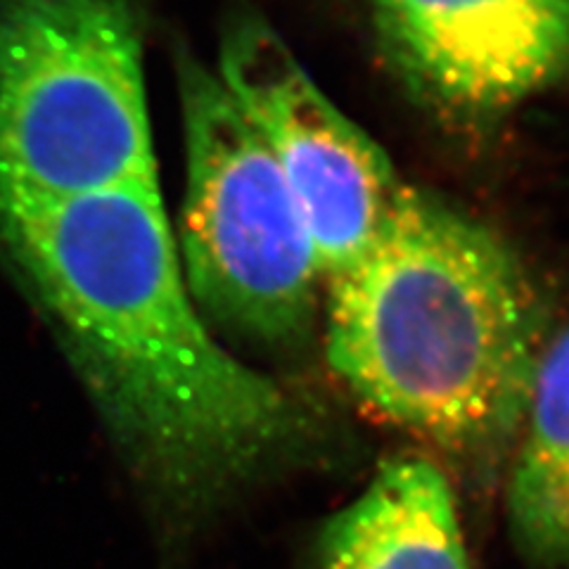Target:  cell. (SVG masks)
Listing matches in <instances>:
<instances>
[{"label": "cell", "mask_w": 569, "mask_h": 569, "mask_svg": "<svg viewBox=\"0 0 569 569\" xmlns=\"http://www.w3.org/2000/svg\"><path fill=\"white\" fill-rule=\"evenodd\" d=\"M217 77L271 152L307 221L320 278L330 280L380 233L406 183L261 17L228 24Z\"/></svg>", "instance_id": "5b68a950"}, {"label": "cell", "mask_w": 569, "mask_h": 569, "mask_svg": "<svg viewBox=\"0 0 569 569\" xmlns=\"http://www.w3.org/2000/svg\"><path fill=\"white\" fill-rule=\"evenodd\" d=\"M0 252L56 326L138 485L192 520L323 456L309 399L213 340L157 178L0 200Z\"/></svg>", "instance_id": "6da1fadb"}, {"label": "cell", "mask_w": 569, "mask_h": 569, "mask_svg": "<svg viewBox=\"0 0 569 569\" xmlns=\"http://www.w3.org/2000/svg\"><path fill=\"white\" fill-rule=\"evenodd\" d=\"M518 437L512 537L533 562L569 569V326L548 337Z\"/></svg>", "instance_id": "ba28073f"}, {"label": "cell", "mask_w": 569, "mask_h": 569, "mask_svg": "<svg viewBox=\"0 0 569 569\" xmlns=\"http://www.w3.org/2000/svg\"><path fill=\"white\" fill-rule=\"evenodd\" d=\"M157 178L131 0H0V200Z\"/></svg>", "instance_id": "3957f363"}, {"label": "cell", "mask_w": 569, "mask_h": 569, "mask_svg": "<svg viewBox=\"0 0 569 569\" xmlns=\"http://www.w3.org/2000/svg\"><path fill=\"white\" fill-rule=\"evenodd\" d=\"M178 83L186 194L176 244L194 307L252 342L299 347L323 280L307 221L217 71L186 58Z\"/></svg>", "instance_id": "277c9868"}, {"label": "cell", "mask_w": 569, "mask_h": 569, "mask_svg": "<svg viewBox=\"0 0 569 569\" xmlns=\"http://www.w3.org/2000/svg\"><path fill=\"white\" fill-rule=\"evenodd\" d=\"M546 342L515 249L411 186L328 280L332 370L370 411L453 456H496L520 435Z\"/></svg>", "instance_id": "7a4b0ae2"}, {"label": "cell", "mask_w": 569, "mask_h": 569, "mask_svg": "<svg viewBox=\"0 0 569 569\" xmlns=\"http://www.w3.org/2000/svg\"><path fill=\"white\" fill-rule=\"evenodd\" d=\"M318 569H470L449 479L425 458L382 462L320 531Z\"/></svg>", "instance_id": "52a82bcc"}, {"label": "cell", "mask_w": 569, "mask_h": 569, "mask_svg": "<svg viewBox=\"0 0 569 569\" xmlns=\"http://www.w3.org/2000/svg\"><path fill=\"white\" fill-rule=\"evenodd\" d=\"M395 74L432 110L482 121L569 77V0H368Z\"/></svg>", "instance_id": "8992f818"}]
</instances>
